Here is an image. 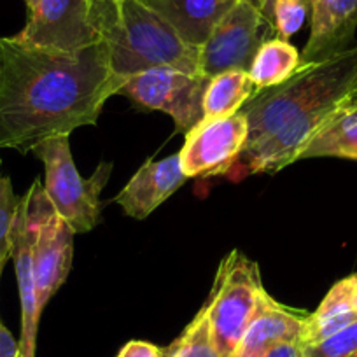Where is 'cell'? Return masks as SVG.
Instances as JSON below:
<instances>
[{"label": "cell", "instance_id": "6da1fadb", "mask_svg": "<svg viewBox=\"0 0 357 357\" xmlns=\"http://www.w3.org/2000/svg\"><path fill=\"white\" fill-rule=\"evenodd\" d=\"M125 82L104 40L61 53L0 36V147L26 154L44 140L97 125Z\"/></svg>", "mask_w": 357, "mask_h": 357}, {"label": "cell", "instance_id": "7a4b0ae2", "mask_svg": "<svg viewBox=\"0 0 357 357\" xmlns=\"http://www.w3.org/2000/svg\"><path fill=\"white\" fill-rule=\"evenodd\" d=\"M354 95H357V44L328 60L300 65L282 84L257 91L240 109L249 133L228 177L275 174L293 165Z\"/></svg>", "mask_w": 357, "mask_h": 357}, {"label": "cell", "instance_id": "3957f363", "mask_svg": "<svg viewBox=\"0 0 357 357\" xmlns=\"http://www.w3.org/2000/svg\"><path fill=\"white\" fill-rule=\"evenodd\" d=\"M95 16L102 40L109 47L112 70L121 77L156 67L200 74V50L184 43L139 0L95 2Z\"/></svg>", "mask_w": 357, "mask_h": 357}, {"label": "cell", "instance_id": "277c9868", "mask_svg": "<svg viewBox=\"0 0 357 357\" xmlns=\"http://www.w3.org/2000/svg\"><path fill=\"white\" fill-rule=\"evenodd\" d=\"M259 268L240 250L219 264L207 301L211 336L219 357H233L263 294Z\"/></svg>", "mask_w": 357, "mask_h": 357}, {"label": "cell", "instance_id": "5b68a950", "mask_svg": "<svg viewBox=\"0 0 357 357\" xmlns=\"http://www.w3.org/2000/svg\"><path fill=\"white\" fill-rule=\"evenodd\" d=\"M46 168L44 191L54 211L67 221L75 235L88 233L100 221V193L111 175L112 165L102 163L91 178H82L72 160L68 135L40 142L33 149Z\"/></svg>", "mask_w": 357, "mask_h": 357}, {"label": "cell", "instance_id": "8992f818", "mask_svg": "<svg viewBox=\"0 0 357 357\" xmlns=\"http://www.w3.org/2000/svg\"><path fill=\"white\" fill-rule=\"evenodd\" d=\"M25 195L33 225V270L37 298L40 310H44L51 296H54L70 273L75 233L54 211L39 178L33 181L32 188Z\"/></svg>", "mask_w": 357, "mask_h": 357}, {"label": "cell", "instance_id": "52a82bcc", "mask_svg": "<svg viewBox=\"0 0 357 357\" xmlns=\"http://www.w3.org/2000/svg\"><path fill=\"white\" fill-rule=\"evenodd\" d=\"M273 37L263 11L249 0H238L200 47V74L211 79L228 70H249L261 44Z\"/></svg>", "mask_w": 357, "mask_h": 357}, {"label": "cell", "instance_id": "ba28073f", "mask_svg": "<svg viewBox=\"0 0 357 357\" xmlns=\"http://www.w3.org/2000/svg\"><path fill=\"white\" fill-rule=\"evenodd\" d=\"M211 79L177 68L156 67L126 79L123 93L151 111L172 116L175 128L188 133L204 121V97Z\"/></svg>", "mask_w": 357, "mask_h": 357}, {"label": "cell", "instance_id": "9c48e42d", "mask_svg": "<svg viewBox=\"0 0 357 357\" xmlns=\"http://www.w3.org/2000/svg\"><path fill=\"white\" fill-rule=\"evenodd\" d=\"M20 40L61 53H79L102 40L93 0H40Z\"/></svg>", "mask_w": 357, "mask_h": 357}, {"label": "cell", "instance_id": "30bf717a", "mask_svg": "<svg viewBox=\"0 0 357 357\" xmlns=\"http://www.w3.org/2000/svg\"><path fill=\"white\" fill-rule=\"evenodd\" d=\"M247 133L249 125L242 111L195 126L186 133V142L178 153L186 177L228 175L245 146Z\"/></svg>", "mask_w": 357, "mask_h": 357}, {"label": "cell", "instance_id": "8fae6325", "mask_svg": "<svg viewBox=\"0 0 357 357\" xmlns=\"http://www.w3.org/2000/svg\"><path fill=\"white\" fill-rule=\"evenodd\" d=\"M11 257L15 261L20 301H22L20 354L23 357H36L37 329H39L43 310L37 298L36 270H33V225L29 214L26 195L20 198L18 208H16L15 225L11 231Z\"/></svg>", "mask_w": 357, "mask_h": 357}, {"label": "cell", "instance_id": "7c38bea8", "mask_svg": "<svg viewBox=\"0 0 357 357\" xmlns=\"http://www.w3.org/2000/svg\"><path fill=\"white\" fill-rule=\"evenodd\" d=\"M188 181L181 156L172 154L160 161H146L114 198L133 219H146Z\"/></svg>", "mask_w": 357, "mask_h": 357}, {"label": "cell", "instance_id": "4fadbf2b", "mask_svg": "<svg viewBox=\"0 0 357 357\" xmlns=\"http://www.w3.org/2000/svg\"><path fill=\"white\" fill-rule=\"evenodd\" d=\"M310 39L301 65L328 60L352 47L357 30V0H310Z\"/></svg>", "mask_w": 357, "mask_h": 357}, {"label": "cell", "instance_id": "5bb4252c", "mask_svg": "<svg viewBox=\"0 0 357 357\" xmlns=\"http://www.w3.org/2000/svg\"><path fill=\"white\" fill-rule=\"evenodd\" d=\"M307 315V312L294 310L279 303L263 291L256 312L233 357H264V354L277 343L300 342Z\"/></svg>", "mask_w": 357, "mask_h": 357}, {"label": "cell", "instance_id": "9a60e30c", "mask_svg": "<svg viewBox=\"0 0 357 357\" xmlns=\"http://www.w3.org/2000/svg\"><path fill=\"white\" fill-rule=\"evenodd\" d=\"M181 39L200 50L214 26L238 0H139Z\"/></svg>", "mask_w": 357, "mask_h": 357}, {"label": "cell", "instance_id": "2e32d148", "mask_svg": "<svg viewBox=\"0 0 357 357\" xmlns=\"http://www.w3.org/2000/svg\"><path fill=\"white\" fill-rule=\"evenodd\" d=\"M356 284L357 273L338 280L326 294L317 310L305 317L300 335L301 347L322 342L357 321V310L354 307Z\"/></svg>", "mask_w": 357, "mask_h": 357}, {"label": "cell", "instance_id": "e0dca14e", "mask_svg": "<svg viewBox=\"0 0 357 357\" xmlns=\"http://www.w3.org/2000/svg\"><path fill=\"white\" fill-rule=\"evenodd\" d=\"M347 158L357 161V95L347 100L307 144L305 158Z\"/></svg>", "mask_w": 357, "mask_h": 357}, {"label": "cell", "instance_id": "ac0fdd59", "mask_svg": "<svg viewBox=\"0 0 357 357\" xmlns=\"http://www.w3.org/2000/svg\"><path fill=\"white\" fill-rule=\"evenodd\" d=\"M256 93L257 88L247 70H228L214 75L205 89L204 121L236 114Z\"/></svg>", "mask_w": 357, "mask_h": 357}, {"label": "cell", "instance_id": "d6986e66", "mask_svg": "<svg viewBox=\"0 0 357 357\" xmlns=\"http://www.w3.org/2000/svg\"><path fill=\"white\" fill-rule=\"evenodd\" d=\"M300 65L301 56L296 47L289 40L273 37L261 44L247 72L256 84L257 91H261L282 84L300 68Z\"/></svg>", "mask_w": 357, "mask_h": 357}, {"label": "cell", "instance_id": "ffe728a7", "mask_svg": "<svg viewBox=\"0 0 357 357\" xmlns=\"http://www.w3.org/2000/svg\"><path fill=\"white\" fill-rule=\"evenodd\" d=\"M163 352L165 357H219L211 336L207 305L200 308L183 335Z\"/></svg>", "mask_w": 357, "mask_h": 357}, {"label": "cell", "instance_id": "44dd1931", "mask_svg": "<svg viewBox=\"0 0 357 357\" xmlns=\"http://www.w3.org/2000/svg\"><path fill=\"white\" fill-rule=\"evenodd\" d=\"M312 11L310 0H266L263 15L270 20L275 37L287 40L303 26Z\"/></svg>", "mask_w": 357, "mask_h": 357}, {"label": "cell", "instance_id": "7402d4cb", "mask_svg": "<svg viewBox=\"0 0 357 357\" xmlns=\"http://www.w3.org/2000/svg\"><path fill=\"white\" fill-rule=\"evenodd\" d=\"M301 349L303 357H352L357 352V321L322 342Z\"/></svg>", "mask_w": 357, "mask_h": 357}, {"label": "cell", "instance_id": "603a6c76", "mask_svg": "<svg viewBox=\"0 0 357 357\" xmlns=\"http://www.w3.org/2000/svg\"><path fill=\"white\" fill-rule=\"evenodd\" d=\"M20 198L13 191L11 178L0 175V263H8L11 257V231L15 225Z\"/></svg>", "mask_w": 357, "mask_h": 357}, {"label": "cell", "instance_id": "cb8c5ba5", "mask_svg": "<svg viewBox=\"0 0 357 357\" xmlns=\"http://www.w3.org/2000/svg\"><path fill=\"white\" fill-rule=\"evenodd\" d=\"M118 357H165V352L149 342L132 340L119 350Z\"/></svg>", "mask_w": 357, "mask_h": 357}, {"label": "cell", "instance_id": "d4e9b609", "mask_svg": "<svg viewBox=\"0 0 357 357\" xmlns=\"http://www.w3.org/2000/svg\"><path fill=\"white\" fill-rule=\"evenodd\" d=\"M6 263H0V277L4 272ZM20 356V343L16 342L15 336L9 333V329L0 321V357H18Z\"/></svg>", "mask_w": 357, "mask_h": 357}, {"label": "cell", "instance_id": "484cf974", "mask_svg": "<svg viewBox=\"0 0 357 357\" xmlns=\"http://www.w3.org/2000/svg\"><path fill=\"white\" fill-rule=\"evenodd\" d=\"M264 357H303L300 342H282L268 350Z\"/></svg>", "mask_w": 357, "mask_h": 357}, {"label": "cell", "instance_id": "4316f807", "mask_svg": "<svg viewBox=\"0 0 357 357\" xmlns=\"http://www.w3.org/2000/svg\"><path fill=\"white\" fill-rule=\"evenodd\" d=\"M40 0H25V4H26V9H29V13H32L33 9L37 8V4H39Z\"/></svg>", "mask_w": 357, "mask_h": 357}, {"label": "cell", "instance_id": "83f0119b", "mask_svg": "<svg viewBox=\"0 0 357 357\" xmlns=\"http://www.w3.org/2000/svg\"><path fill=\"white\" fill-rule=\"evenodd\" d=\"M249 2H252L254 6H257V8L261 9V11H263V8H264V4H266V0H249Z\"/></svg>", "mask_w": 357, "mask_h": 357}, {"label": "cell", "instance_id": "f1b7e54d", "mask_svg": "<svg viewBox=\"0 0 357 357\" xmlns=\"http://www.w3.org/2000/svg\"><path fill=\"white\" fill-rule=\"evenodd\" d=\"M354 307L357 310V284H356V293H354Z\"/></svg>", "mask_w": 357, "mask_h": 357}, {"label": "cell", "instance_id": "f546056e", "mask_svg": "<svg viewBox=\"0 0 357 357\" xmlns=\"http://www.w3.org/2000/svg\"><path fill=\"white\" fill-rule=\"evenodd\" d=\"M109 2H112V4H121V2H125V0H109Z\"/></svg>", "mask_w": 357, "mask_h": 357}, {"label": "cell", "instance_id": "4dcf8cb0", "mask_svg": "<svg viewBox=\"0 0 357 357\" xmlns=\"http://www.w3.org/2000/svg\"><path fill=\"white\" fill-rule=\"evenodd\" d=\"M93 2H102V0H93Z\"/></svg>", "mask_w": 357, "mask_h": 357}, {"label": "cell", "instance_id": "1f68e13d", "mask_svg": "<svg viewBox=\"0 0 357 357\" xmlns=\"http://www.w3.org/2000/svg\"><path fill=\"white\" fill-rule=\"evenodd\" d=\"M352 357H357V352H356V354H354V356H352Z\"/></svg>", "mask_w": 357, "mask_h": 357}, {"label": "cell", "instance_id": "d6a6232c", "mask_svg": "<svg viewBox=\"0 0 357 357\" xmlns=\"http://www.w3.org/2000/svg\"><path fill=\"white\" fill-rule=\"evenodd\" d=\"M18 357H23V356H22V354H20V356H18Z\"/></svg>", "mask_w": 357, "mask_h": 357}]
</instances>
